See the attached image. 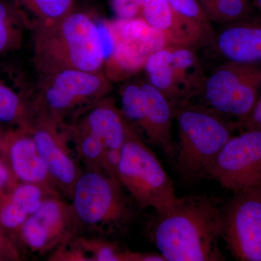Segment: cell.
Instances as JSON below:
<instances>
[{"label":"cell","mask_w":261,"mask_h":261,"mask_svg":"<svg viewBox=\"0 0 261 261\" xmlns=\"http://www.w3.org/2000/svg\"><path fill=\"white\" fill-rule=\"evenodd\" d=\"M32 62L38 74L75 69L104 72L106 53L100 23L74 10L60 20L32 29Z\"/></svg>","instance_id":"obj_2"},{"label":"cell","mask_w":261,"mask_h":261,"mask_svg":"<svg viewBox=\"0 0 261 261\" xmlns=\"http://www.w3.org/2000/svg\"><path fill=\"white\" fill-rule=\"evenodd\" d=\"M19 253L16 247L5 236L0 227V260H17Z\"/></svg>","instance_id":"obj_30"},{"label":"cell","mask_w":261,"mask_h":261,"mask_svg":"<svg viewBox=\"0 0 261 261\" xmlns=\"http://www.w3.org/2000/svg\"><path fill=\"white\" fill-rule=\"evenodd\" d=\"M178 142L176 166L187 180L205 177L225 144L233 135L236 123L211 108L192 101L174 108Z\"/></svg>","instance_id":"obj_3"},{"label":"cell","mask_w":261,"mask_h":261,"mask_svg":"<svg viewBox=\"0 0 261 261\" xmlns=\"http://www.w3.org/2000/svg\"><path fill=\"white\" fill-rule=\"evenodd\" d=\"M260 94L261 65L223 63L206 74L197 97L237 124L248 116Z\"/></svg>","instance_id":"obj_7"},{"label":"cell","mask_w":261,"mask_h":261,"mask_svg":"<svg viewBox=\"0 0 261 261\" xmlns=\"http://www.w3.org/2000/svg\"><path fill=\"white\" fill-rule=\"evenodd\" d=\"M142 17L162 36L167 46L207 45L203 36L182 18L168 0H143Z\"/></svg>","instance_id":"obj_16"},{"label":"cell","mask_w":261,"mask_h":261,"mask_svg":"<svg viewBox=\"0 0 261 261\" xmlns=\"http://www.w3.org/2000/svg\"><path fill=\"white\" fill-rule=\"evenodd\" d=\"M242 130L225 144L205 174L232 192L261 187V130Z\"/></svg>","instance_id":"obj_10"},{"label":"cell","mask_w":261,"mask_h":261,"mask_svg":"<svg viewBox=\"0 0 261 261\" xmlns=\"http://www.w3.org/2000/svg\"><path fill=\"white\" fill-rule=\"evenodd\" d=\"M252 2L255 8L261 12V0H252Z\"/></svg>","instance_id":"obj_32"},{"label":"cell","mask_w":261,"mask_h":261,"mask_svg":"<svg viewBox=\"0 0 261 261\" xmlns=\"http://www.w3.org/2000/svg\"><path fill=\"white\" fill-rule=\"evenodd\" d=\"M168 2L182 18L203 36L207 45L214 35V29L198 0H168Z\"/></svg>","instance_id":"obj_27"},{"label":"cell","mask_w":261,"mask_h":261,"mask_svg":"<svg viewBox=\"0 0 261 261\" xmlns=\"http://www.w3.org/2000/svg\"><path fill=\"white\" fill-rule=\"evenodd\" d=\"M29 130L57 190L70 198L82 172L65 132L58 123L44 118H36Z\"/></svg>","instance_id":"obj_12"},{"label":"cell","mask_w":261,"mask_h":261,"mask_svg":"<svg viewBox=\"0 0 261 261\" xmlns=\"http://www.w3.org/2000/svg\"><path fill=\"white\" fill-rule=\"evenodd\" d=\"M146 106L145 138L153 145L161 147L169 157L176 154L172 138L175 119L174 107L166 96L145 79L140 80Z\"/></svg>","instance_id":"obj_17"},{"label":"cell","mask_w":261,"mask_h":261,"mask_svg":"<svg viewBox=\"0 0 261 261\" xmlns=\"http://www.w3.org/2000/svg\"><path fill=\"white\" fill-rule=\"evenodd\" d=\"M110 4L118 20L142 17L143 0H110Z\"/></svg>","instance_id":"obj_28"},{"label":"cell","mask_w":261,"mask_h":261,"mask_svg":"<svg viewBox=\"0 0 261 261\" xmlns=\"http://www.w3.org/2000/svg\"><path fill=\"white\" fill-rule=\"evenodd\" d=\"M116 180L100 170L89 168L81 173L70 195L80 234L123 232L135 217V211Z\"/></svg>","instance_id":"obj_4"},{"label":"cell","mask_w":261,"mask_h":261,"mask_svg":"<svg viewBox=\"0 0 261 261\" xmlns=\"http://www.w3.org/2000/svg\"><path fill=\"white\" fill-rule=\"evenodd\" d=\"M10 171L6 166L0 162V190H3L9 183Z\"/></svg>","instance_id":"obj_31"},{"label":"cell","mask_w":261,"mask_h":261,"mask_svg":"<svg viewBox=\"0 0 261 261\" xmlns=\"http://www.w3.org/2000/svg\"><path fill=\"white\" fill-rule=\"evenodd\" d=\"M148 57L135 46L114 37V45L106 56L103 71L112 83H123L143 69Z\"/></svg>","instance_id":"obj_20"},{"label":"cell","mask_w":261,"mask_h":261,"mask_svg":"<svg viewBox=\"0 0 261 261\" xmlns=\"http://www.w3.org/2000/svg\"><path fill=\"white\" fill-rule=\"evenodd\" d=\"M73 243L78 250L80 260L137 261V252L123 249L101 237H75Z\"/></svg>","instance_id":"obj_23"},{"label":"cell","mask_w":261,"mask_h":261,"mask_svg":"<svg viewBox=\"0 0 261 261\" xmlns=\"http://www.w3.org/2000/svg\"><path fill=\"white\" fill-rule=\"evenodd\" d=\"M121 109L125 119L143 139L146 132V106L140 80H127L119 89Z\"/></svg>","instance_id":"obj_24"},{"label":"cell","mask_w":261,"mask_h":261,"mask_svg":"<svg viewBox=\"0 0 261 261\" xmlns=\"http://www.w3.org/2000/svg\"><path fill=\"white\" fill-rule=\"evenodd\" d=\"M23 243L33 252L45 253L80 235L71 205L60 195H49L18 229Z\"/></svg>","instance_id":"obj_11"},{"label":"cell","mask_w":261,"mask_h":261,"mask_svg":"<svg viewBox=\"0 0 261 261\" xmlns=\"http://www.w3.org/2000/svg\"><path fill=\"white\" fill-rule=\"evenodd\" d=\"M25 13L34 17L33 27L39 23L60 20L75 10L74 0H14Z\"/></svg>","instance_id":"obj_26"},{"label":"cell","mask_w":261,"mask_h":261,"mask_svg":"<svg viewBox=\"0 0 261 261\" xmlns=\"http://www.w3.org/2000/svg\"><path fill=\"white\" fill-rule=\"evenodd\" d=\"M221 238L237 260L261 261V187L233 192L222 205Z\"/></svg>","instance_id":"obj_8"},{"label":"cell","mask_w":261,"mask_h":261,"mask_svg":"<svg viewBox=\"0 0 261 261\" xmlns=\"http://www.w3.org/2000/svg\"><path fill=\"white\" fill-rule=\"evenodd\" d=\"M59 125L70 142L95 153L121 149L129 128L121 109L110 96Z\"/></svg>","instance_id":"obj_9"},{"label":"cell","mask_w":261,"mask_h":261,"mask_svg":"<svg viewBox=\"0 0 261 261\" xmlns=\"http://www.w3.org/2000/svg\"><path fill=\"white\" fill-rule=\"evenodd\" d=\"M221 210L212 196L178 197L169 210L156 213L149 239L166 261L225 260L219 247Z\"/></svg>","instance_id":"obj_1"},{"label":"cell","mask_w":261,"mask_h":261,"mask_svg":"<svg viewBox=\"0 0 261 261\" xmlns=\"http://www.w3.org/2000/svg\"><path fill=\"white\" fill-rule=\"evenodd\" d=\"M35 118V84L16 67L0 65V123L30 128Z\"/></svg>","instance_id":"obj_13"},{"label":"cell","mask_w":261,"mask_h":261,"mask_svg":"<svg viewBox=\"0 0 261 261\" xmlns=\"http://www.w3.org/2000/svg\"><path fill=\"white\" fill-rule=\"evenodd\" d=\"M53 195L44 187L21 183L0 203V227L18 231L31 215L38 210L46 197Z\"/></svg>","instance_id":"obj_18"},{"label":"cell","mask_w":261,"mask_h":261,"mask_svg":"<svg viewBox=\"0 0 261 261\" xmlns=\"http://www.w3.org/2000/svg\"><path fill=\"white\" fill-rule=\"evenodd\" d=\"M207 19L222 25L253 18L252 0H198Z\"/></svg>","instance_id":"obj_25"},{"label":"cell","mask_w":261,"mask_h":261,"mask_svg":"<svg viewBox=\"0 0 261 261\" xmlns=\"http://www.w3.org/2000/svg\"><path fill=\"white\" fill-rule=\"evenodd\" d=\"M207 45L224 63L261 65V20L253 18L224 24Z\"/></svg>","instance_id":"obj_14"},{"label":"cell","mask_w":261,"mask_h":261,"mask_svg":"<svg viewBox=\"0 0 261 261\" xmlns=\"http://www.w3.org/2000/svg\"><path fill=\"white\" fill-rule=\"evenodd\" d=\"M112 89L113 83L104 72L66 69L39 75L36 118L65 123L108 97Z\"/></svg>","instance_id":"obj_5"},{"label":"cell","mask_w":261,"mask_h":261,"mask_svg":"<svg viewBox=\"0 0 261 261\" xmlns=\"http://www.w3.org/2000/svg\"><path fill=\"white\" fill-rule=\"evenodd\" d=\"M32 25L15 2L0 0V56L20 49Z\"/></svg>","instance_id":"obj_22"},{"label":"cell","mask_w":261,"mask_h":261,"mask_svg":"<svg viewBox=\"0 0 261 261\" xmlns=\"http://www.w3.org/2000/svg\"><path fill=\"white\" fill-rule=\"evenodd\" d=\"M10 171L22 183L34 184L59 195L29 128L18 127L5 137Z\"/></svg>","instance_id":"obj_15"},{"label":"cell","mask_w":261,"mask_h":261,"mask_svg":"<svg viewBox=\"0 0 261 261\" xmlns=\"http://www.w3.org/2000/svg\"><path fill=\"white\" fill-rule=\"evenodd\" d=\"M145 80L162 92L176 107L187 102L171 63V46L154 51L146 60L143 69Z\"/></svg>","instance_id":"obj_19"},{"label":"cell","mask_w":261,"mask_h":261,"mask_svg":"<svg viewBox=\"0 0 261 261\" xmlns=\"http://www.w3.org/2000/svg\"><path fill=\"white\" fill-rule=\"evenodd\" d=\"M237 129L261 130V94L248 116L236 124Z\"/></svg>","instance_id":"obj_29"},{"label":"cell","mask_w":261,"mask_h":261,"mask_svg":"<svg viewBox=\"0 0 261 261\" xmlns=\"http://www.w3.org/2000/svg\"><path fill=\"white\" fill-rule=\"evenodd\" d=\"M109 22L115 39L135 46L150 56L154 51L167 46L164 39L142 17Z\"/></svg>","instance_id":"obj_21"},{"label":"cell","mask_w":261,"mask_h":261,"mask_svg":"<svg viewBox=\"0 0 261 261\" xmlns=\"http://www.w3.org/2000/svg\"><path fill=\"white\" fill-rule=\"evenodd\" d=\"M117 181L139 207H152L157 214L169 210L178 199L159 159L130 126L121 149Z\"/></svg>","instance_id":"obj_6"}]
</instances>
